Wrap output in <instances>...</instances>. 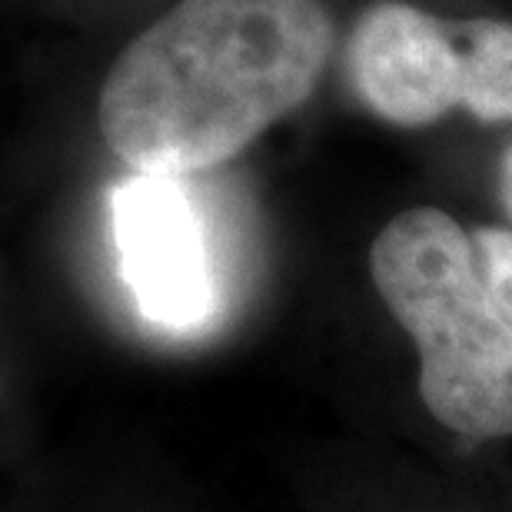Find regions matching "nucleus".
<instances>
[{"mask_svg":"<svg viewBox=\"0 0 512 512\" xmlns=\"http://www.w3.org/2000/svg\"><path fill=\"white\" fill-rule=\"evenodd\" d=\"M330 54L320 0H180L107 70L100 137L133 173L223 167L313 97Z\"/></svg>","mask_w":512,"mask_h":512,"instance_id":"1","label":"nucleus"},{"mask_svg":"<svg viewBox=\"0 0 512 512\" xmlns=\"http://www.w3.org/2000/svg\"><path fill=\"white\" fill-rule=\"evenodd\" d=\"M463 44V110L483 124H512V24L456 20Z\"/></svg>","mask_w":512,"mask_h":512,"instance_id":"5","label":"nucleus"},{"mask_svg":"<svg viewBox=\"0 0 512 512\" xmlns=\"http://www.w3.org/2000/svg\"><path fill=\"white\" fill-rule=\"evenodd\" d=\"M350 77L366 110L396 127H429L463 110V44L456 20L383 0L356 20Z\"/></svg>","mask_w":512,"mask_h":512,"instance_id":"4","label":"nucleus"},{"mask_svg":"<svg viewBox=\"0 0 512 512\" xmlns=\"http://www.w3.org/2000/svg\"><path fill=\"white\" fill-rule=\"evenodd\" d=\"M473 243L483 263L489 290L496 293L499 306L512 320V230L506 227H476Z\"/></svg>","mask_w":512,"mask_h":512,"instance_id":"6","label":"nucleus"},{"mask_svg":"<svg viewBox=\"0 0 512 512\" xmlns=\"http://www.w3.org/2000/svg\"><path fill=\"white\" fill-rule=\"evenodd\" d=\"M499 203H503L506 217L512 220V143L503 150V157H499Z\"/></svg>","mask_w":512,"mask_h":512,"instance_id":"7","label":"nucleus"},{"mask_svg":"<svg viewBox=\"0 0 512 512\" xmlns=\"http://www.w3.org/2000/svg\"><path fill=\"white\" fill-rule=\"evenodd\" d=\"M370 276L419 360V399L449 433L512 436V320L489 290L473 233L409 207L376 233Z\"/></svg>","mask_w":512,"mask_h":512,"instance_id":"2","label":"nucleus"},{"mask_svg":"<svg viewBox=\"0 0 512 512\" xmlns=\"http://www.w3.org/2000/svg\"><path fill=\"white\" fill-rule=\"evenodd\" d=\"M110 207L120 273L143 320L170 333L207 326L220 290L207 227L183 180L133 173Z\"/></svg>","mask_w":512,"mask_h":512,"instance_id":"3","label":"nucleus"}]
</instances>
